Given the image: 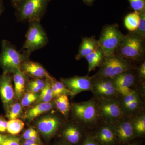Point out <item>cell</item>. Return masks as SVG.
I'll list each match as a JSON object with an SVG mask.
<instances>
[{
  "instance_id": "obj_1",
  "label": "cell",
  "mask_w": 145,
  "mask_h": 145,
  "mask_svg": "<svg viewBox=\"0 0 145 145\" xmlns=\"http://www.w3.org/2000/svg\"><path fill=\"white\" fill-rule=\"evenodd\" d=\"M145 53V39L135 32L125 35L114 54L129 61H140Z\"/></svg>"
},
{
  "instance_id": "obj_2",
  "label": "cell",
  "mask_w": 145,
  "mask_h": 145,
  "mask_svg": "<svg viewBox=\"0 0 145 145\" xmlns=\"http://www.w3.org/2000/svg\"><path fill=\"white\" fill-rule=\"evenodd\" d=\"M99 68L93 78L113 79L123 72L136 68L131 62L114 54L104 57Z\"/></svg>"
},
{
  "instance_id": "obj_3",
  "label": "cell",
  "mask_w": 145,
  "mask_h": 145,
  "mask_svg": "<svg viewBox=\"0 0 145 145\" xmlns=\"http://www.w3.org/2000/svg\"><path fill=\"white\" fill-rule=\"evenodd\" d=\"M51 0H21L16 7L19 22H40Z\"/></svg>"
},
{
  "instance_id": "obj_4",
  "label": "cell",
  "mask_w": 145,
  "mask_h": 145,
  "mask_svg": "<svg viewBox=\"0 0 145 145\" xmlns=\"http://www.w3.org/2000/svg\"><path fill=\"white\" fill-rule=\"evenodd\" d=\"M71 109L73 116L82 126L93 127L101 118L98 103L93 99L73 103L71 105Z\"/></svg>"
},
{
  "instance_id": "obj_5",
  "label": "cell",
  "mask_w": 145,
  "mask_h": 145,
  "mask_svg": "<svg viewBox=\"0 0 145 145\" xmlns=\"http://www.w3.org/2000/svg\"><path fill=\"white\" fill-rule=\"evenodd\" d=\"M28 57L21 53L10 42L3 40L0 53V66L4 72L9 73L21 69V64Z\"/></svg>"
},
{
  "instance_id": "obj_6",
  "label": "cell",
  "mask_w": 145,
  "mask_h": 145,
  "mask_svg": "<svg viewBox=\"0 0 145 145\" xmlns=\"http://www.w3.org/2000/svg\"><path fill=\"white\" fill-rule=\"evenodd\" d=\"M25 41L22 48L27 57L36 50L44 47L48 42L47 35L40 22L29 23Z\"/></svg>"
},
{
  "instance_id": "obj_7",
  "label": "cell",
  "mask_w": 145,
  "mask_h": 145,
  "mask_svg": "<svg viewBox=\"0 0 145 145\" xmlns=\"http://www.w3.org/2000/svg\"><path fill=\"white\" fill-rule=\"evenodd\" d=\"M124 36L117 24L108 25L103 28L98 42L105 57L114 54Z\"/></svg>"
},
{
  "instance_id": "obj_8",
  "label": "cell",
  "mask_w": 145,
  "mask_h": 145,
  "mask_svg": "<svg viewBox=\"0 0 145 145\" xmlns=\"http://www.w3.org/2000/svg\"><path fill=\"white\" fill-rule=\"evenodd\" d=\"M99 100L100 117L106 124L114 125L123 119L125 115L119 101L116 99Z\"/></svg>"
},
{
  "instance_id": "obj_9",
  "label": "cell",
  "mask_w": 145,
  "mask_h": 145,
  "mask_svg": "<svg viewBox=\"0 0 145 145\" xmlns=\"http://www.w3.org/2000/svg\"><path fill=\"white\" fill-rule=\"evenodd\" d=\"M62 122L59 117L55 115H48L38 120L36 127L44 140L49 141L57 134L61 128Z\"/></svg>"
},
{
  "instance_id": "obj_10",
  "label": "cell",
  "mask_w": 145,
  "mask_h": 145,
  "mask_svg": "<svg viewBox=\"0 0 145 145\" xmlns=\"http://www.w3.org/2000/svg\"><path fill=\"white\" fill-rule=\"evenodd\" d=\"M91 91L99 100L115 99L119 94L113 79L111 78H93V87Z\"/></svg>"
},
{
  "instance_id": "obj_11",
  "label": "cell",
  "mask_w": 145,
  "mask_h": 145,
  "mask_svg": "<svg viewBox=\"0 0 145 145\" xmlns=\"http://www.w3.org/2000/svg\"><path fill=\"white\" fill-rule=\"evenodd\" d=\"M92 77L75 76L61 78V82L72 93V96L85 91H91L93 87Z\"/></svg>"
},
{
  "instance_id": "obj_12",
  "label": "cell",
  "mask_w": 145,
  "mask_h": 145,
  "mask_svg": "<svg viewBox=\"0 0 145 145\" xmlns=\"http://www.w3.org/2000/svg\"><path fill=\"white\" fill-rule=\"evenodd\" d=\"M117 142L125 144L135 137L131 119H122L114 125Z\"/></svg>"
},
{
  "instance_id": "obj_13",
  "label": "cell",
  "mask_w": 145,
  "mask_h": 145,
  "mask_svg": "<svg viewBox=\"0 0 145 145\" xmlns=\"http://www.w3.org/2000/svg\"><path fill=\"white\" fill-rule=\"evenodd\" d=\"M131 71L123 72L113 79L117 93L121 96H125L134 90L131 87L135 83V77Z\"/></svg>"
},
{
  "instance_id": "obj_14",
  "label": "cell",
  "mask_w": 145,
  "mask_h": 145,
  "mask_svg": "<svg viewBox=\"0 0 145 145\" xmlns=\"http://www.w3.org/2000/svg\"><path fill=\"white\" fill-rule=\"evenodd\" d=\"M84 131L75 124L67 125L61 132V137L63 142L70 145L79 144L84 138Z\"/></svg>"
},
{
  "instance_id": "obj_15",
  "label": "cell",
  "mask_w": 145,
  "mask_h": 145,
  "mask_svg": "<svg viewBox=\"0 0 145 145\" xmlns=\"http://www.w3.org/2000/svg\"><path fill=\"white\" fill-rule=\"evenodd\" d=\"M14 90L9 73L4 72L0 76V96L4 105L7 107L13 102L15 94Z\"/></svg>"
},
{
  "instance_id": "obj_16",
  "label": "cell",
  "mask_w": 145,
  "mask_h": 145,
  "mask_svg": "<svg viewBox=\"0 0 145 145\" xmlns=\"http://www.w3.org/2000/svg\"><path fill=\"white\" fill-rule=\"evenodd\" d=\"M93 137L100 145H114L117 142L114 125L101 127Z\"/></svg>"
},
{
  "instance_id": "obj_17",
  "label": "cell",
  "mask_w": 145,
  "mask_h": 145,
  "mask_svg": "<svg viewBox=\"0 0 145 145\" xmlns=\"http://www.w3.org/2000/svg\"><path fill=\"white\" fill-rule=\"evenodd\" d=\"M21 69L25 74H27L36 79H51L52 78L40 64L28 60L22 63Z\"/></svg>"
},
{
  "instance_id": "obj_18",
  "label": "cell",
  "mask_w": 145,
  "mask_h": 145,
  "mask_svg": "<svg viewBox=\"0 0 145 145\" xmlns=\"http://www.w3.org/2000/svg\"><path fill=\"white\" fill-rule=\"evenodd\" d=\"M99 47L98 40L93 36L83 38L75 59L77 60H80L84 58L86 56L96 50Z\"/></svg>"
},
{
  "instance_id": "obj_19",
  "label": "cell",
  "mask_w": 145,
  "mask_h": 145,
  "mask_svg": "<svg viewBox=\"0 0 145 145\" xmlns=\"http://www.w3.org/2000/svg\"><path fill=\"white\" fill-rule=\"evenodd\" d=\"M54 106H55V103L51 102L49 103H40L29 109L25 112L24 118L29 121H31L41 114L50 111L54 108Z\"/></svg>"
},
{
  "instance_id": "obj_20",
  "label": "cell",
  "mask_w": 145,
  "mask_h": 145,
  "mask_svg": "<svg viewBox=\"0 0 145 145\" xmlns=\"http://www.w3.org/2000/svg\"><path fill=\"white\" fill-rule=\"evenodd\" d=\"M105 57L104 52L100 46L92 53L86 56L84 58L88 63V72H91L96 67H99Z\"/></svg>"
},
{
  "instance_id": "obj_21",
  "label": "cell",
  "mask_w": 145,
  "mask_h": 145,
  "mask_svg": "<svg viewBox=\"0 0 145 145\" xmlns=\"http://www.w3.org/2000/svg\"><path fill=\"white\" fill-rule=\"evenodd\" d=\"M14 91L16 97L20 99L23 94L25 89V75L21 69L13 72Z\"/></svg>"
},
{
  "instance_id": "obj_22",
  "label": "cell",
  "mask_w": 145,
  "mask_h": 145,
  "mask_svg": "<svg viewBox=\"0 0 145 145\" xmlns=\"http://www.w3.org/2000/svg\"><path fill=\"white\" fill-rule=\"evenodd\" d=\"M131 120L135 137H144L145 134L144 113L138 114Z\"/></svg>"
},
{
  "instance_id": "obj_23",
  "label": "cell",
  "mask_w": 145,
  "mask_h": 145,
  "mask_svg": "<svg viewBox=\"0 0 145 145\" xmlns=\"http://www.w3.org/2000/svg\"><path fill=\"white\" fill-rule=\"evenodd\" d=\"M139 13L136 11L127 15L124 19V24L126 28L131 32H134L137 30L140 22Z\"/></svg>"
},
{
  "instance_id": "obj_24",
  "label": "cell",
  "mask_w": 145,
  "mask_h": 145,
  "mask_svg": "<svg viewBox=\"0 0 145 145\" xmlns=\"http://www.w3.org/2000/svg\"><path fill=\"white\" fill-rule=\"evenodd\" d=\"M55 106L57 109L65 117H67L70 110L71 106L67 95H62L56 98Z\"/></svg>"
},
{
  "instance_id": "obj_25",
  "label": "cell",
  "mask_w": 145,
  "mask_h": 145,
  "mask_svg": "<svg viewBox=\"0 0 145 145\" xmlns=\"http://www.w3.org/2000/svg\"><path fill=\"white\" fill-rule=\"evenodd\" d=\"M25 124L18 119H11L7 121V132L11 135H17L23 129Z\"/></svg>"
},
{
  "instance_id": "obj_26",
  "label": "cell",
  "mask_w": 145,
  "mask_h": 145,
  "mask_svg": "<svg viewBox=\"0 0 145 145\" xmlns=\"http://www.w3.org/2000/svg\"><path fill=\"white\" fill-rule=\"evenodd\" d=\"M52 78L46 79L45 85L40 91L39 100L40 103H49L54 98L50 81Z\"/></svg>"
},
{
  "instance_id": "obj_27",
  "label": "cell",
  "mask_w": 145,
  "mask_h": 145,
  "mask_svg": "<svg viewBox=\"0 0 145 145\" xmlns=\"http://www.w3.org/2000/svg\"><path fill=\"white\" fill-rule=\"evenodd\" d=\"M142 104V101L139 97L122 109L124 115H132L136 113L140 108Z\"/></svg>"
},
{
  "instance_id": "obj_28",
  "label": "cell",
  "mask_w": 145,
  "mask_h": 145,
  "mask_svg": "<svg viewBox=\"0 0 145 145\" xmlns=\"http://www.w3.org/2000/svg\"><path fill=\"white\" fill-rule=\"evenodd\" d=\"M23 140H31L37 142L41 145H44L40 138L39 132L32 128H29L25 131L22 135Z\"/></svg>"
},
{
  "instance_id": "obj_29",
  "label": "cell",
  "mask_w": 145,
  "mask_h": 145,
  "mask_svg": "<svg viewBox=\"0 0 145 145\" xmlns=\"http://www.w3.org/2000/svg\"><path fill=\"white\" fill-rule=\"evenodd\" d=\"M22 112V106L18 103L12 104L9 107L7 116L9 120L18 119Z\"/></svg>"
},
{
  "instance_id": "obj_30",
  "label": "cell",
  "mask_w": 145,
  "mask_h": 145,
  "mask_svg": "<svg viewBox=\"0 0 145 145\" xmlns=\"http://www.w3.org/2000/svg\"><path fill=\"white\" fill-rule=\"evenodd\" d=\"M122 99L120 103L122 109L127 106L128 105L131 103L135 101V99L140 97L139 94L135 90H133L125 96H122Z\"/></svg>"
},
{
  "instance_id": "obj_31",
  "label": "cell",
  "mask_w": 145,
  "mask_h": 145,
  "mask_svg": "<svg viewBox=\"0 0 145 145\" xmlns=\"http://www.w3.org/2000/svg\"><path fill=\"white\" fill-rule=\"evenodd\" d=\"M38 96L36 93L29 92L25 94L21 101L22 106L27 107L31 105L37 101Z\"/></svg>"
},
{
  "instance_id": "obj_32",
  "label": "cell",
  "mask_w": 145,
  "mask_h": 145,
  "mask_svg": "<svg viewBox=\"0 0 145 145\" xmlns=\"http://www.w3.org/2000/svg\"><path fill=\"white\" fill-rule=\"evenodd\" d=\"M140 16V22L137 30L134 32L138 36L145 39V11L138 13Z\"/></svg>"
},
{
  "instance_id": "obj_33",
  "label": "cell",
  "mask_w": 145,
  "mask_h": 145,
  "mask_svg": "<svg viewBox=\"0 0 145 145\" xmlns=\"http://www.w3.org/2000/svg\"><path fill=\"white\" fill-rule=\"evenodd\" d=\"M134 11L140 13L145 11V0H128Z\"/></svg>"
},
{
  "instance_id": "obj_34",
  "label": "cell",
  "mask_w": 145,
  "mask_h": 145,
  "mask_svg": "<svg viewBox=\"0 0 145 145\" xmlns=\"http://www.w3.org/2000/svg\"><path fill=\"white\" fill-rule=\"evenodd\" d=\"M53 81L56 85L60 95H65L72 96V93L61 82H59L53 78Z\"/></svg>"
},
{
  "instance_id": "obj_35",
  "label": "cell",
  "mask_w": 145,
  "mask_h": 145,
  "mask_svg": "<svg viewBox=\"0 0 145 145\" xmlns=\"http://www.w3.org/2000/svg\"><path fill=\"white\" fill-rule=\"evenodd\" d=\"M1 145H22L20 138L16 135H8Z\"/></svg>"
},
{
  "instance_id": "obj_36",
  "label": "cell",
  "mask_w": 145,
  "mask_h": 145,
  "mask_svg": "<svg viewBox=\"0 0 145 145\" xmlns=\"http://www.w3.org/2000/svg\"><path fill=\"white\" fill-rule=\"evenodd\" d=\"M80 145H100L94 137L90 135H88L83 140Z\"/></svg>"
},
{
  "instance_id": "obj_37",
  "label": "cell",
  "mask_w": 145,
  "mask_h": 145,
  "mask_svg": "<svg viewBox=\"0 0 145 145\" xmlns=\"http://www.w3.org/2000/svg\"><path fill=\"white\" fill-rule=\"evenodd\" d=\"M46 82L41 79H35L29 82L28 84L36 86L42 90L45 85Z\"/></svg>"
},
{
  "instance_id": "obj_38",
  "label": "cell",
  "mask_w": 145,
  "mask_h": 145,
  "mask_svg": "<svg viewBox=\"0 0 145 145\" xmlns=\"http://www.w3.org/2000/svg\"><path fill=\"white\" fill-rule=\"evenodd\" d=\"M139 78L140 79L144 80L145 78V62H143L140 66L137 69Z\"/></svg>"
},
{
  "instance_id": "obj_39",
  "label": "cell",
  "mask_w": 145,
  "mask_h": 145,
  "mask_svg": "<svg viewBox=\"0 0 145 145\" xmlns=\"http://www.w3.org/2000/svg\"><path fill=\"white\" fill-rule=\"evenodd\" d=\"M7 121L2 117H0V133L7 132Z\"/></svg>"
},
{
  "instance_id": "obj_40",
  "label": "cell",
  "mask_w": 145,
  "mask_h": 145,
  "mask_svg": "<svg viewBox=\"0 0 145 145\" xmlns=\"http://www.w3.org/2000/svg\"><path fill=\"white\" fill-rule=\"evenodd\" d=\"M22 145H41L35 141L31 140H23L21 142Z\"/></svg>"
},
{
  "instance_id": "obj_41",
  "label": "cell",
  "mask_w": 145,
  "mask_h": 145,
  "mask_svg": "<svg viewBox=\"0 0 145 145\" xmlns=\"http://www.w3.org/2000/svg\"><path fill=\"white\" fill-rule=\"evenodd\" d=\"M8 135H3L2 133H0V145H1L4 141L6 139Z\"/></svg>"
},
{
  "instance_id": "obj_42",
  "label": "cell",
  "mask_w": 145,
  "mask_h": 145,
  "mask_svg": "<svg viewBox=\"0 0 145 145\" xmlns=\"http://www.w3.org/2000/svg\"><path fill=\"white\" fill-rule=\"evenodd\" d=\"M96 0H82L83 2L86 4V5L88 6L92 5L93 2Z\"/></svg>"
},
{
  "instance_id": "obj_43",
  "label": "cell",
  "mask_w": 145,
  "mask_h": 145,
  "mask_svg": "<svg viewBox=\"0 0 145 145\" xmlns=\"http://www.w3.org/2000/svg\"><path fill=\"white\" fill-rule=\"evenodd\" d=\"M21 1V0H11V1L13 7L16 8Z\"/></svg>"
},
{
  "instance_id": "obj_44",
  "label": "cell",
  "mask_w": 145,
  "mask_h": 145,
  "mask_svg": "<svg viewBox=\"0 0 145 145\" xmlns=\"http://www.w3.org/2000/svg\"><path fill=\"white\" fill-rule=\"evenodd\" d=\"M4 6L3 5V2L2 0H0V16L1 15L4 10Z\"/></svg>"
},
{
  "instance_id": "obj_45",
  "label": "cell",
  "mask_w": 145,
  "mask_h": 145,
  "mask_svg": "<svg viewBox=\"0 0 145 145\" xmlns=\"http://www.w3.org/2000/svg\"><path fill=\"white\" fill-rule=\"evenodd\" d=\"M56 145H70L69 144H67V143L63 141L61 142H60L58 143Z\"/></svg>"
},
{
  "instance_id": "obj_46",
  "label": "cell",
  "mask_w": 145,
  "mask_h": 145,
  "mask_svg": "<svg viewBox=\"0 0 145 145\" xmlns=\"http://www.w3.org/2000/svg\"><path fill=\"white\" fill-rule=\"evenodd\" d=\"M126 145H138L137 144H135V143H132V144H127Z\"/></svg>"
}]
</instances>
